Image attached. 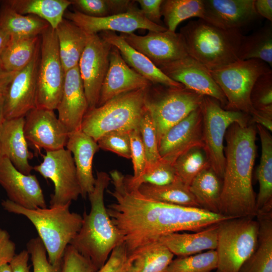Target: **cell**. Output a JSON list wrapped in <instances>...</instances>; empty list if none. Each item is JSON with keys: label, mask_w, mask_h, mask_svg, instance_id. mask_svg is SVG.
Returning a JSON list of instances; mask_svg holds the SVG:
<instances>
[{"label": "cell", "mask_w": 272, "mask_h": 272, "mask_svg": "<svg viewBox=\"0 0 272 272\" xmlns=\"http://www.w3.org/2000/svg\"><path fill=\"white\" fill-rule=\"evenodd\" d=\"M0 185L8 199L28 209L46 208L44 194L35 175L24 174L6 157L0 156Z\"/></svg>", "instance_id": "20"}, {"label": "cell", "mask_w": 272, "mask_h": 272, "mask_svg": "<svg viewBox=\"0 0 272 272\" xmlns=\"http://www.w3.org/2000/svg\"><path fill=\"white\" fill-rule=\"evenodd\" d=\"M210 72L227 100L225 109L240 111L250 116L256 111L250 100L253 87L260 76L272 71L264 61L251 59L239 60Z\"/></svg>", "instance_id": "9"}, {"label": "cell", "mask_w": 272, "mask_h": 272, "mask_svg": "<svg viewBox=\"0 0 272 272\" xmlns=\"http://www.w3.org/2000/svg\"><path fill=\"white\" fill-rule=\"evenodd\" d=\"M129 0H71L78 11L89 16L104 17L125 12L134 3Z\"/></svg>", "instance_id": "42"}, {"label": "cell", "mask_w": 272, "mask_h": 272, "mask_svg": "<svg viewBox=\"0 0 272 272\" xmlns=\"http://www.w3.org/2000/svg\"><path fill=\"white\" fill-rule=\"evenodd\" d=\"M99 36L112 46L116 47L127 64L151 84L173 87L184 86L167 77L146 56L130 46L115 32L104 31Z\"/></svg>", "instance_id": "26"}, {"label": "cell", "mask_w": 272, "mask_h": 272, "mask_svg": "<svg viewBox=\"0 0 272 272\" xmlns=\"http://www.w3.org/2000/svg\"><path fill=\"white\" fill-rule=\"evenodd\" d=\"M16 255V244L8 232L0 228V266L9 263Z\"/></svg>", "instance_id": "51"}, {"label": "cell", "mask_w": 272, "mask_h": 272, "mask_svg": "<svg viewBox=\"0 0 272 272\" xmlns=\"http://www.w3.org/2000/svg\"><path fill=\"white\" fill-rule=\"evenodd\" d=\"M40 51L25 68L19 71L2 97L5 120L25 117L36 108L37 72Z\"/></svg>", "instance_id": "16"}, {"label": "cell", "mask_w": 272, "mask_h": 272, "mask_svg": "<svg viewBox=\"0 0 272 272\" xmlns=\"http://www.w3.org/2000/svg\"><path fill=\"white\" fill-rule=\"evenodd\" d=\"M2 99H0V135H1V132L2 125H3L4 121L5 120L3 117V114Z\"/></svg>", "instance_id": "57"}, {"label": "cell", "mask_w": 272, "mask_h": 272, "mask_svg": "<svg viewBox=\"0 0 272 272\" xmlns=\"http://www.w3.org/2000/svg\"><path fill=\"white\" fill-rule=\"evenodd\" d=\"M91 261L69 244L66 248L59 272H96Z\"/></svg>", "instance_id": "47"}, {"label": "cell", "mask_w": 272, "mask_h": 272, "mask_svg": "<svg viewBox=\"0 0 272 272\" xmlns=\"http://www.w3.org/2000/svg\"><path fill=\"white\" fill-rule=\"evenodd\" d=\"M10 38L8 34L0 31V64L2 54L10 40Z\"/></svg>", "instance_id": "55"}, {"label": "cell", "mask_w": 272, "mask_h": 272, "mask_svg": "<svg viewBox=\"0 0 272 272\" xmlns=\"http://www.w3.org/2000/svg\"><path fill=\"white\" fill-rule=\"evenodd\" d=\"M174 254L159 240L137 249L127 257V272H165Z\"/></svg>", "instance_id": "31"}, {"label": "cell", "mask_w": 272, "mask_h": 272, "mask_svg": "<svg viewBox=\"0 0 272 272\" xmlns=\"http://www.w3.org/2000/svg\"><path fill=\"white\" fill-rule=\"evenodd\" d=\"M111 216L128 254L163 235L183 231L197 232L232 218L200 208L157 201L141 194L138 188L127 187L117 194Z\"/></svg>", "instance_id": "1"}, {"label": "cell", "mask_w": 272, "mask_h": 272, "mask_svg": "<svg viewBox=\"0 0 272 272\" xmlns=\"http://www.w3.org/2000/svg\"><path fill=\"white\" fill-rule=\"evenodd\" d=\"M29 256L27 250H23L16 254L9 263L12 272H30L28 265Z\"/></svg>", "instance_id": "52"}, {"label": "cell", "mask_w": 272, "mask_h": 272, "mask_svg": "<svg viewBox=\"0 0 272 272\" xmlns=\"http://www.w3.org/2000/svg\"><path fill=\"white\" fill-rule=\"evenodd\" d=\"M254 7L258 16H262L272 22V1L255 0Z\"/></svg>", "instance_id": "53"}, {"label": "cell", "mask_w": 272, "mask_h": 272, "mask_svg": "<svg viewBox=\"0 0 272 272\" xmlns=\"http://www.w3.org/2000/svg\"><path fill=\"white\" fill-rule=\"evenodd\" d=\"M110 180L106 172H97L94 189L88 194L90 211L88 214L84 211L81 227L70 244L91 261L96 271L105 264L113 249L123 242L104 203V192Z\"/></svg>", "instance_id": "3"}, {"label": "cell", "mask_w": 272, "mask_h": 272, "mask_svg": "<svg viewBox=\"0 0 272 272\" xmlns=\"http://www.w3.org/2000/svg\"><path fill=\"white\" fill-rule=\"evenodd\" d=\"M42 156L43 161L33 167V170L45 179H50L54 184L49 208L64 206L77 200L81 190L71 152L63 148L46 152Z\"/></svg>", "instance_id": "12"}, {"label": "cell", "mask_w": 272, "mask_h": 272, "mask_svg": "<svg viewBox=\"0 0 272 272\" xmlns=\"http://www.w3.org/2000/svg\"><path fill=\"white\" fill-rule=\"evenodd\" d=\"M138 190L144 196L157 201L181 206L200 208L189 187L179 179L164 185L143 183L138 187Z\"/></svg>", "instance_id": "36"}, {"label": "cell", "mask_w": 272, "mask_h": 272, "mask_svg": "<svg viewBox=\"0 0 272 272\" xmlns=\"http://www.w3.org/2000/svg\"><path fill=\"white\" fill-rule=\"evenodd\" d=\"M7 212L26 217L33 224L44 244L49 263L60 267L66 247L79 231L82 216L71 212V203L53 208L28 209L7 199L1 203Z\"/></svg>", "instance_id": "4"}, {"label": "cell", "mask_w": 272, "mask_h": 272, "mask_svg": "<svg viewBox=\"0 0 272 272\" xmlns=\"http://www.w3.org/2000/svg\"><path fill=\"white\" fill-rule=\"evenodd\" d=\"M252 217L231 218L218 224L217 270L239 272L256 248L259 223Z\"/></svg>", "instance_id": "7"}, {"label": "cell", "mask_w": 272, "mask_h": 272, "mask_svg": "<svg viewBox=\"0 0 272 272\" xmlns=\"http://www.w3.org/2000/svg\"><path fill=\"white\" fill-rule=\"evenodd\" d=\"M120 35L158 67L188 56L179 33L167 30L149 31L144 36L133 33H121Z\"/></svg>", "instance_id": "15"}, {"label": "cell", "mask_w": 272, "mask_h": 272, "mask_svg": "<svg viewBox=\"0 0 272 272\" xmlns=\"http://www.w3.org/2000/svg\"><path fill=\"white\" fill-rule=\"evenodd\" d=\"M148 87L119 95L88 110L81 129L97 142L110 131H129L139 128L146 110L145 102Z\"/></svg>", "instance_id": "6"}, {"label": "cell", "mask_w": 272, "mask_h": 272, "mask_svg": "<svg viewBox=\"0 0 272 272\" xmlns=\"http://www.w3.org/2000/svg\"><path fill=\"white\" fill-rule=\"evenodd\" d=\"M255 0H203V20L225 30H238L259 16Z\"/></svg>", "instance_id": "22"}, {"label": "cell", "mask_w": 272, "mask_h": 272, "mask_svg": "<svg viewBox=\"0 0 272 272\" xmlns=\"http://www.w3.org/2000/svg\"><path fill=\"white\" fill-rule=\"evenodd\" d=\"M159 68L167 77L185 88L217 100L225 109L227 100L210 70L191 57L188 55Z\"/></svg>", "instance_id": "18"}, {"label": "cell", "mask_w": 272, "mask_h": 272, "mask_svg": "<svg viewBox=\"0 0 272 272\" xmlns=\"http://www.w3.org/2000/svg\"><path fill=\"white\" fill-rule=\"evenodd\" d=\"M257 244L239 272H272V211L258 213Z\"/></svg>", "instance_id": "30"}, {"label": "cell", "mask_w": 272, "mask_h": 272, "mask_svg": "<svg viewBox=\"0 0 272 272\" xmlns=\"http://www.w3.org/2000/svg\"><path fill=\"white\" fill-rule=\"evenodd\" d=\"M238 58L240 60L260 59L272 66V26L263 27L249 36H243Z\"/></svg>", "instance_id": "37"}, {"label": "cell", "mask_w": 272, "mask_h": 272, "mask_svg": "<svg viewBox=\"0 0 272 272\" xmlns=\"http://www.w3.org/2000/svg\"><path fill=\"white\" fill-rule=\"evenodd\" d=\"M147 19L151 22L162 26L161 6L163 0H138L135 1Z\"/></svg>", "instance_id": "50"}, {"label": "cell", "mask_w": 272, "mask_h": 272, "mask_svg": "<svg viewBox=\"0 0 272 272\" xmlns=\"http://www.w3.org/2000/svg\"><path fill=\"white\" fill-rule=\"evenodd\" d=\"M26 248L31 257L33 272L60 271V267H55L49 263L45 247L39 237L31 239Z\"/></svg>", "instance_id": "46"}, {"label": "cell", "mask_w": 272, "mask_h": 272, "mask_svg": "<svg viewBox=\"0 0 272 272\" xmlns=\"http://www.w3.org/2000/svg\"><path fill=\"white\" fill-rule=\"evenodd\" d=\"M139 129L145 151L146 166L153 165L159 161L161 157L158 151V141L155 127L147 109L140 120Z\"/></svg>", "instance_id": "44"}, {"label": "cell", "mask_w": 272, "mask_h": 272, "mask_svg": "<svg viewBox=\"0 0 272 272\" xmlns=\"http://www.w3.org/2000/svg\"><path fill=\"white\" fill-rule=\"evenodd\" d=\"M40 36L36 108L54 110L61 97L65 72L55 29L50 26Z\"/></svg>", "instance_id": "11"}, {"label": "cell", "mask_w": 272, "mask_h": 272, "mask_svg": "<svg viewBox=\"0 0 272 272\" xmlns=\"http://www.w3.org/2000/svg\"><path fill=\"white\" fill-rule=\"evenodd\" d=\"M203 98L184 87L151 84L147 88L145 104L153 121L158 142L168 129L199 108Z\"/></svg>", "instance_id": "8"}, {"label": "cell", "mask_w": 272, "mask_h": 272, "mask_svg": "<svg viewBox=\"0 0 272 272\" xmlns=\"http://www.w3.org/2000/svg\"><path fill=\"white\" fill-rule=\"evenodd\" d=\"M112 46L98 34H88L78 68L88 104V110L97 107L101 87L109 65Z\"/></svg>", "instance_id": "13"}, {"label": "cell", "mask_w": 272, "mask_h": 272, "mask_svg": "<svg viewBox=\"0 0 272 272\" xmlns=\"http://www.w3.org/2000/svg\"><path fill=\"white\" fill-rule=\"evenodd\" d=\"M18 72H8L0 69V99H2L8 85Z\"/></svg>", "instance_id": "54"}, {"label": "cell", "mask_w": 272, "mask_h": 272, "mask_svg": "<svg viewBox=\"0 0 272 272\" xmlns=\"http://www.w3.org/2000/svg\"><path fill=\"white\" fill-rule=\"evenodd\" d=\"M178 178L173 165L161 159L156 163L146 166L142 175L136 179L125 176L126 183L130 186L138 188L143 183L154 185L170 184Z\"/></svg>", "instance_id": "41"}, {"label": "cell", "mask_w": 272, "mask_h": 272, "mask_svg": "<svg viewBox=\"0 0 272 272\" xmlns=\"http://www.w3.org/2000/svg\"><path fill=\"white\" fill-rule=\"evenodd\" d=\"M203 0H165L161 6V14L165 27L175 32L182 21L192 17L203 18Z\"/></svg>", "instance_id": "38"}, {"label": "cell", "mask_w": 272, "mask_h": 272, "mask_svg": "<svg viewBox=\"0 0 272 272\" xmlns=\"http://www.w3.org/2000/svg\"><path fill=\"white\" fill-rule=\"evenodd\" d=\"M128 133L133 168V175L131 177L136 179L142 175L146 167V156L139 128L128 131Z\"/></svg>", "instance_id": "48"}, {"label": "cell", "mask_w": 272, "mask_h": 272, "mask_svg": "<svg viewBox=\"0 0 272 272\" xmlns=\"http://www.w3.org/2000/svg\"><path fill=\"white\" fill-rule=\"evenodd\" d=\"M99 149L112 152L126 159L131 158L128 131L115 130L108 132L97 141Z\"/></svg>", "instance_id": "45"}, {"label": "cell", "mask_w": 272, "mask_h": 272, "mask_svg": "<svg viewBox=\"0 0 272 272\" xmlns=\"http://www.w3.org/2000/svg\"><path fill=\"white\" fill-rule=\"evenodd\" d=\"M200 109L203 150L210 167L222 179L225 165L224 140L227 130L234 123L247 125L250 116L240 111L226 110L218 101L208 96H203Z\"/></svg>", "instance_id": "10"}, {"label": "cell", "mask_w": 272, "mask_h": 272, "mask_svg": "<svg viewBox=\"0 0 272 272\" xmlns=\"http://www.w3.org/2000/svg\"><path fill=\"white\" fill-rule=\"evenodd\" d=\"M135 2L125 12L104 17L86 15L77 10L65 12L63 17L80 27L87 34H95L104 31L131 33L138 29L149 31H164L165 26L155 24L145 16Z\"/></svg>", "instance_id": "14"}, {"label": "cell", "mask_w": 272, "mask_h": 272, "mask_svg": "<svg viewBox=\"0 0 272 272\" xmlns=\"http://www.w3.org/2000/svg\"><path fill=\"white\" fill-rule=\"evenodd\" d=\"M151 83L130 67L119 50L112 47L109 67L103 81L97 107L124 93L145 88Z\"/></svg>", "instance_id": "21"}, {"label": "cell", "mask_w": 272, "mask_h": 272, "mask_svg": "<svg viewBox=\"0 0 272 272\" xmlns=\"http://www.w3.org/2000/svg\"><path fill=\"white\" fill-rule=\"evenodd\" d=\"M250 100L255 110L272 115V72L257 79L251 92Z\"/></svg>", "instance_id": "43"}, {"label": "cell", "mask_w": 272, "mask_h": 272, "mask_svg": "<svg viewBox=\"0 0 272 272\" xmlns=\"http://www.w3.org/2000/svg\"><path fill=\"white\" fill-rule=\"evenodd\" d=\"M194 148H203L200 107L168 129L158 142L161 159L172 164L178 157Z\"/></svg>", "instance_id": "19"}, {"label": "cell", "mask_w": 272, "mask_h": 272, "mask_svg": "<svg viewBox=\"0 0 272 272\" xmlns=\"http://www.w3.org/2000/svg\"><path fill=\"white\" fill-rule=\"evenodd\" d=\"M65 147L73 155L81 195L86 198L94 188L95 178L92 163L94 155L99 150V146L92 137L80 129L69 133Z\"/></svg>", "instance_id": "25"}, {"label": "cell", "mask_w": 272, "mask_h": 272, "mask_svg": "<svg viewBox=\"0 0 272 272\" xmlns=\"http://www.w3.org/2000/svg\"><path fill=\"white\" fill-rule=\"evenodd\" d=\"M260 137L261 152L256 176L259 192L256 198V214L272 211V137L268 130L256 124Z\"/></svg>", "instance_id": "28"}, {"label": "cell", "mask_w": 272, "mask_h": 272, "mask_svg": "<svg viewBox=\"0 0 272 272\" xmlns=\"http://www.w3.org/2000/svg\"><path fill=\"white\" fill-rule=\"evenodd\" d=\"M41 36L10 37L2 55L0 69L19 72L28 65L39 52Z\"/></svg>", "instance_id": "34"}, {"label": "cell", "mask_w": 272, "mask_h": 272, "mask_svg": "<svg viewBox=\"0 0 272 272\" xmlns=\"http://www.w3.org/2000/svg\"><path fill=\"white\" fill-rule=\"evenodd\" d=\"M178 178L189 187L202 171L210 167L202 148H194L178 157L173 163Z\"/></svg>", "instance_id": "39"}, {"label": "cell", "mask_w": 272, "mask_h": 272, "mask_svg": "<svg viewBox=\"0 0 272 272\" xmlns=\"http://www.w3.org/2000/svg\"><path fill=\"white\" fill-rule=\"evenodd\" d=\"M0 31L10 37L25 38L40 36L50 27L45 20L32 15H22L1 3Z\"/></svg>", "instance_id": "32"}, {"label": "cell", "mask_w": 272, "mask_h": 272, "mask_svg": "<svg viewBox=\"0 0 272 272\" xmlns=\"http://www.w3.org/2000/svg\"><path fill=\"white\" fill-rule=\"evenodd\" d=\"M218 257L216 250L173 259L165 272H212L217 269Z\"/></svg>", "instance_id": "40"}, {"label": "cell", "mask_w": 272, "mask_h": 272, "mask_svg": "<svg viewBox=\"0 0 272 272\" xmlns=\"http://www.w3.org/2000/svg\"><path fill=\"white\" fill-rule=\"evenodd\" d=\"M24 133L28 144L46 152L63 149L69 134L54 110L38 108L25 115Z\"/></svg>", "instance_id": "17"}, {"label": "cell", "mask_w": 272, "mask_h": 272, "mask_svg": "<svg viewBox=\"0 0 272 272\" xmlns=\"http://www.w3.org/2000/svg\"><path fill=\"white\" fill-rule=\"evenodd\" d=\"M256 134V127L250 123L241 125L234 123L227 130L220 208V213L225 216L256 217V197L252 181Z\"/></svg>", "instance_id": "2"}, {"label": "cell", "mask_w": 272, "mask_h": 272, "mask_svg": "<svg viewBox=\"0 0 272 272\" xmlns=\"http://www.w3.org/2000/svg\"><path fill=\"white\" fill-rule=\"evenodd\" d=\"M0 3L21 14L37 16L54 29L64 18L66 9L71 5L69 0H5Z\"/></svg>", "instance_id": "33"}, {"label": "cell", "mask_w": 272, "mask_h": 272, "mask_svg": "<svg viewBox=\"0 0 272 272\" xmlns=\"http://www.w3.org/2000/svg\"><path fill=\"white\" fill-rule=\"evenodd\" d=\"M56 110L58 119L69 133L81 129L88 104L78 66L65 73L62 93Z\"/></svg>", "instance_id": "23"}, {"label": "cell", "mask_w": 272, "mask_h": 272, "mask_svg": "<svg viewBox=\"0 0 272 272\" xmlns=\"http://www.w3.org/2000/svg\"><path fill=\"white\" fill-rule=\"evenodd\" d=\"M0 272H12L9 263H5L0 266Z\"/></svg>", "instance_id": "56"}, {"label": "cell", "mask_w": 272, "mask_h": 272, "mask_svg": "<svg viewBox=\"0 0 272 272\" xmlns=\"http://www.w3.org/2000/svg\"><path fill=\"white\" fill-rule=\"evenodd\" d=\"M60 60L65 73L78 65L85 48L88 34L63 18L55 29Z\"/></svg>", "instance_id": "29"}, {"label": "cell", "mask_w": 272, "mask_h": 272, "mask_svg": "<svg viewBox=\"0 0 272 272\" xmlns=\"http://www.w3.org/2000/svg\"><path fill=\"white\" fill-rule=\"evenodd\" d=\"M127 257L123 242L113 249L105 264L96 272H127Z\"/></svg>", "instance_id": "49"}, {"label": "cell", "mask_w": 272, "mask_h": 272, "mask_svg": "<svg viewBox=\"0 0 272 272\" xmlns=\"http://www.w3.org/2000/svg\"><path fill=\"white\" fill-rule=\"evenodd\" d=\"M222 179L211 168L199 173L192 181L189 188L200 208L220 213Z\"/></svg>", "instance_id": "35"}, {"label": "cell", "mask_w": 272, "mask_h": 272, "mask_svg": "<svg viewBox=\"0 0 272 272\" xmlns=\"http://www.w3.org/2000/svg\"><path fill=\"white\" fill-rule=\"evenodd\" d=\"M216 272H219V271L217 270V271Z\"/></svg>", "instance_id": "58"}, {"label": "cell", "mask_w": 272, "mask_h": 272, "mask_svg": "<svg viewBox=\"0 0 272 272\" xmlns=\"http://www.w3.org/2000/svg\"><path fill=\"white\" fill-rule=\"evenodd\" d=\"M25 117L5 120L0 135V156L7 158L21 173L29 175L32 167L29 163V152L24 133Z\"/></svg>", "instance_id": "24"}, {"label": "cell", "mask_w": 272, "mask_h": 272, "mask_svg": "<svg viewBox=\"0 0 272 272\" xmlns=\"http://www.w3.org/2000/svg\"><path fill=\"white\" fill-rule=\"evenodd\" d=\"M180 34L188 55L210 71L239 60L243 36L238 30H225L201 19L180 29Z\"/></svg>", "instance_id": "5"}, {"label": "cell", "mask_w": 272, "mask_h": 272, "mask_svg": "<svg viewBox=\"0 0 272 272\" xmlns=\"http://www.w3.org/2000/svg\"><path fill=\"white\" fill-rule=\"evenodd\" d=\"M218 224L193 233L177 232L166 234L158 240L178 257L189 256L205 250H216Z\"/></svg>", "instance_id": "27"}]
</instances>
